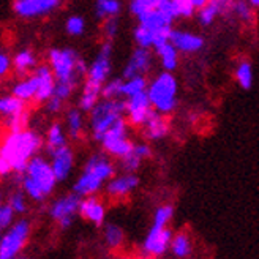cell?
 Wrapping results in <instances>:
<instances>
[{
    "label": "cell",
    "mask_w": 259,
    "mask_h": 259,
    "mask_svg": "<svg viewBox=\"0 0 259 259\" xmlns=\"http://www.w3.org/2000/svg\"><path fill=\"white\" fill-rule=\"evenodd\" d=\"M81 215L89 220V222H92L95 225H101L103 220H105V207L101 205V202L94 198L92 194L81 202V209H79Z\"/></svg>",
    "instance_id": "obj_15"
},
{
    "label": "cell",
    "mask_w": 259,
    "mask_h": 259,
    "mask_svg": "<svg viewBox=\"0 0 259 259\" xmlns=\"http://www.w3.org/2000/svg\"><path fill=\"white\" fill-rule=\"evenodd\" d=\"M27 125V114L22 112V114H18V115H10L7 119V126L10 128L11 133L15 132H22Z\"/></svg>",
    "instance_id": "obj_38"
},
{
    "label": "cell",
    "mask_w": 259,
    "mask_h": 259,
    "mask_svg": "<svg viewBox=\"0 0 259 259\" xmlns=\"http://www.w3.org/2000/svg\"><path fill=\"white\" fill-rule=\"evenodd\" d=\"M62 146H65V136L62 133V128H60V125H53L49 128V133H48V147H46V150L53 155Z\"/></svg>",
    "instance_id": "obj_26"
},
{
    "label": "cell",
    "mask_w": 259,
    "mask_h": 259,
    "mask_svg": "<svg viewBox=\"0 0 259 259\" xmlns=\"http://www.w3.org/2000/svg\"><path fill=\"white\" fill-rule=\"evenodd\" d=\"M67 122H68V132H70V136L73 139H76L77 136H79L81 133V128H82V117L81 114L71 109L68 112V117H67Z\"/></svg>",
    "instance_id": "obj_35"
},
{
    "label": "cell",
    "mask_w": 259,
    "mask_h": 259,
    "mask_svg": "<svg viewBox=\"0 0 259 259\" xmlns=\"http://www.w3.org/2000/svg\"><path fill=\"white\" fill-rule=\"evenodd\" d=\"M67 32L70 35H81L84 32V19L79 16H73L67 21Z\"/></svg>",
    "instance_id": "obj_43"
},
{
    "label": "cell",
    "mask_w": 259,
    "mask_h": 259,
    "mask_svg": "<svg viewBox=\"0 0 259 259\" xmlns=\"http://www.w3.org/2000/svg\"><path fill=\"white\" fill-rule=\"evenodd\" d=\"M152 101L149 98V94H146L144 90L138 92L132 97H128L126 101V114L128 120L132 125H144L149 119V115L152 114Z\"/></svg>",
    "instance_id": "obj_7"
},
{
    "label": "cell",
    "mask_w": 259,
    "mask_h": 259,
    "mask_svg": "<svg viewBox=\"0 0 259 259\" xmlns=\"http://www.w3.org/2000/svg\"><path fill=\"white\" fill-rule=\"evenodd\" d=\"M250 4L256 8H259V0H250Z\"/></svg>",
    "instance_id": "obj_53"
},
{
    "label": "cell",
    "mask_w": 259,
    "mask_h": 259,
    "mask_svg": "<svg viewBox=\"0 0 259 259\" xmlns=\"http://www.w3.org/2000/svg\"><path fill=\"white\" fill-rule=\"evenodd\" d=\"M150 68V54L147 53V48H141L135 51L133 57L130 59L128 65L123 70L125 79H133L136 76H142Z\"/></svg>",
    "instance_id": "obj_11"
},
{
    "label": "cell",
    "mask_w": 259,
    "mask_h": 259,
    "mask_svg": "<svg viewBox=\"0 0 259 259\" xmlns=\"http://www.w3.org/2000/svg\"><path fill=\"white\" fill-rule=\"evenodd\" d=\"M35 65V57L32 56L30 51H21L15 57V68L19 74H25Z\"/></svg>",
    "instance_id": "obj_29"
},
{
    "label": "cell",
    "mask_w": 259,
    "mask_h": 259,
    "mask_svg": "<svg viewBox=\"0 0 259 259\" xmlns=\"http://www.w3.org/2000/svg\"><path fill=\"white\" fill-rule=\"evenodd\" d=\"M232 8H234V11L237 13L240 19H243V21H250L251 19V10H250V7L245 2H242V0L236 2Z\"/></svg>",
    "instance_id": "obj_46"
},
{
    "label": "cell",
    "mask_w": 259,
    "mask_h": 259,
    "mask_svg": "<svg viewBox=\"0 0 259 259\" xmlns=\"http://www.w3.org/2000/svg\"><path fill=\"white\" fill-rule=\"evenodd\" d=\"M25 176L30 177L33 182L41 188V191L46 196L54 190V185L57 182L53 164H49L40 157H35L29 161L27 167H25Z\"/></svg>",
    "instance_id": "obj_5"
},
{
    "label": "cell",
    "mask_w": 259,
    "mask_h": 259,
    "mask_svg": "<svg viewBox=\"0 0 259 259\" xmlns=\"http://www.w3.org/2000/svg\"><path fill=\"white\" fill-rule=\"evenodd\" d=\"M171 217H172V207L164 205V207H160V209L157 210L153 222L155 223H160V225H167V223H169Z\"/></svg>",
    "instance_id": "obj_44"
},
{
    "label": "cell",
    "mask_w": 259,
    "mask_h": 259,
    "mask_svg": "<svg viewBox=\"0 0 259 259\" xmlns=\"http://www.w3.org/2000/svg\"><path fill=\"white\" fill-rule=\"evenodd\" d=\"M36 4L40 8V15H45V13L53 11L59 5V0H36Z\"/></svg>",
    "instance_id": "obj_48"
},
{
    "label": "cell",
    "mask_w": 259,
    "mask_h": 259,
    "mask_svg": "<svg viewBox=\"0 0 259 259\" xmlns=\"http://www.w3.org/2000/svg\"><path fill=\"white\" fill-rule=\"evenodd\" d=\"M60 108H62V98L53 95V97L48 100V111L49 112H57Z\"/></svg>",
    "instance_id": "obj_50"
},
{
    "label": "cell",
    "mask_w": 259,
    "mask_h": 259,
    "mask_svg": "<svg viewBox=\"0 0 259 259\" xmlns=\"http://www.w3.org/2000/svg\"><path fill=\"white\" fill-rule=\"evenodd\" d=\"M49 63L57 81L76 82L77 77L85 73L84 62L71 49H53L49 53Z\"/></svg>",
    "instance_id": "obj_3"
},
{
    "label": "cell",
    "mask_w": 259,
    "mask_h": 259,
    "mask_svg": "<svg viewBox=\"0 0 259 259\" xmlns=\"http://www.w3.org/2000/svg\"><path fill=\"white\" fill-rule=\"evenodd\" d=\"M237 76V81L242 85V89L248 90L253 84V73H251V65L248 62H242L239 65V68L236 71Z\"/></svg>",
    "instance_id": "obj_32"
},
{
    "label": "cell",
    "mask_w": 259,
    "mask_h": 259,
    "mask_svg": "<svg viewBox=\"0 0 259 259\" xmlns=\"http://www.w3.org/2000/svg\"><path fill=\"white\" fill-rule=\"evenodd\" d=\"M123 112H126V101L105 98L103 103H97L90 115V126H92L95 141L101 142L108 130L120 117H123Z\"/></svg>",
    "instance_id": "obj_2"
},
{
    "label": "cell",
    "mask_w": 259,
    "mask_h": 259,
    "mask_svg": "<svg viewBox=\"0 0 259 259\" xmlns=\"http://www.w3.org/2000/svg\"><path fill=\"white\" fill-rule=\"evenodd\" d=\"M8 67H10V59L2 54L0 56V74H5L8 71Z\"/></svg>",
    "instance_id": "obj_51"
},
{
    "label": "cell",
    "mask_w": 259,
    "mask_h": 259,
    "mask_svg": "<svg viewBox=\"0 0 259 259\" xmlns=\"http://www.w3.org/2000/svg\"><path fill=\"white\" fill-rule=\"evenodd\" d=\"M229 8V4H222L218 2V0H210L209 4L205 7L201 8V13H199V21L204 24V25H209L213 22V19L217 18V15L220 13H223Z\"/></svg>",
    "instance_id": "obj_22"
},
{
    "label": "cell",
    "mask_w": 259,
    "mask_h": 259,
    "mask_svg": "<svg viewBox=\"0 0 259 259\" xmlns=\"http://www.w3.org/2000/svg\"><path fill=\"white\" fill-rule=\"evenodd\" d=\"M101 184H103V179H100L94 172L84 171L81 179L74 184L73 191L76 194H81V196H90V194H94L100 190Z\"/></svg>",
    "instance_id": "obj_16"
},
{
    "label": "cell",
    "mask_w": 259,
    "mask_h": 259,
    "mask_svg": "<svg viewBox=\"0 0 259 259\" xmlns=\"http://www.w3.org/2000/svg\"><path fill=\"white\" fill-rule=\"evenodd\" d=\"M141 160H142V158L139 157V155H138L135 150H132L128 155H125V157L122 158V164H123V167H125V171L132 172V171H136V169H138V166H139Z\"/></svg>",
    "instance_id": "obj_41"
},
{
    "label": "cell",
    "mask_w": 259,
    "mask_h": 259,
    "mask_svg": "<svg viewBox=\"0 0 259 259\" xmlns=\"http://www.w3.org/2000/svg\"><path fill=\"white\" fill-rule=\"evenodd\" d=\"M22 185H24V190L27 191V194H29V196H30L32 199H35V201H43V199L46 198V194L41 191V188L38 187L30 177L24 176Z\"/></svg>",
    "instance_id": "obj_37"
},
{
    "label": "cell",
    "mask_w": 259,
    "mask_h": 259,
    "mask_svg": "<svg viewBox=\"0 0 259 259\" xmlns=\"http://www.w3.org/2000/svg\"><path fill=\"white\" fill-rule=\"evenodd\" d=\"M101 84H97V82H92L85 79V84H84V92H82V97H81V101H79V106L82 111H92L97 105L98 101V97L101 95Z\"/></svg>",
    "instance_id": "obj_19"
},
{
    "label": "cell",
    "mask_w": 259,
    "mask_h": 259,
    "mask_svg": "<svg viewBox=\"0 0 259 259\" xmlns=\"http://www.w3.org/2000/svg\"><path fill=\"white\" fill-rule=\"evenodd\" d=\"M13 212H15V209L10 205H2V209H0V228L5 229L10 226L11 223V218H13Z\"/></svg>",
    "instance_id": "obj_45"
},
{
    "label": "cell",
    "mask_w": 259,
    "mask_h": 259,
    "mask_svg": "<svg viewBox=\"0 0 259 259\" xmlns=\"http://www.w3.org/2000/svg\"><path fill=\"white\" fill-rule=\"evenodd\" d=\"M147 82L142 76H136L133 79H128V82L122 84V95H126V97H132L138 92H142V90L146 89Z\"/></svg>",
    "instance_id": "obj_33"
},
{
    "label": "cell",
    "mask_w": 259,
    "mask_h": 259,
    "mask_svg": "<svg viewBox=\"0 0 259 259\" xmlns=\"http://www.w3.org/2000/svg\"><path fill=\"white\" fill-rule=\"evenodd\" d=\"M171 43L184 53H196L204 45L202 38L198 35H191L187 32H172L171 33Z\"/></svg>",
    "instance_id": "obj_14"
},
{
    "label": "cell",
    "mask_w": 259,
    "mask_h": 259,
    "mask_svg": "<svg viewBox=\"0 0 259 259\" xmlns=\"http://www.w3.org/2000/svg\"><path fill=\"white\" fill-rule=\"evenodd\" d=\"M138 19H139V24L146 25V27L150 29L152 32L163 29V27H166V25H171V22H172V19H169L166 15H163L158 8L147 13V15L139 16Z\"/></svg>",
    "instance_id": "obj_21"
},
{
    "label": "cell",
    "mask_w": 259,
    "mask_h": 259,
    "mask_svg": "<svg viewBox=\"0 0 259 259\" xmlns=\"http://www.w3.org/2000/svg\"><path fill=\"white\" fill-rule=\"evenodd\" d=\"M122 81L120 79H114L111 81L109 84H106V87L101 90V95L103 98H106V100H111L114 97H117V95H122Z\"/></svg>",
    "instance_id": "obj_39"
},
{
    "label": "cell",
    "mask_w": 259,
    "mask_h": 259,
    "mask_svg": "<svg viewBox=\"0 0 259 259\" xmlns=\"http://www.w3.org/2000/svg\"><path fill=\"white\" fill-rule=\"evenodd\" d=\"M24 101L22 98L13 95V97H4L0 100V112L7 117L10 115H18V114H22L24 112Z\"/></svg>",
    "instance_id": "obj_24"
},
{
    "label": "cell",
    "mask_w": 259,
    "mask_h": 259,
    "mask_svg": "<svg viewBox=\"0 0 259 259\" xmlns=\"http://www.w3.org/2000/svg\"><path fill=\"white\" fill-rule=\"evenodd\" d=\"M139 184V179L133 174H128V176H122L119 179H114L112 182L108 185V191L111 196L115 198H120L123 194H128L132 190H135Z\"/></svg>",
    "instance_id": "obj_17"
},
{
    "label": "cell",
    "mask_w": 259,
    "mask_h": 259,
    "mask_svg": "<svg viewBox=\"0 0 259 259\" xmlns=\"http://www.w3.org/2000/svg\"><path fill=\"white\" fill-rule=\"evenodd\" d=\"M135 40L141 48H150L153 46V32L146 25L139 24V27L135 30Z\"/></svg>",
    "instance_id": "obj_34"
},
{
    "label": "cell",
    "mask_w": 259,
    "mask_h": 259,
    "mask_svg": "<svg viewBox=\"0 0 259 259\" xmlns=\"http://www.w3.org/2000/svg\"><path fill=\"white\" fill-rule=\"evenodd\" d=\"M191 2H193L194 8H202V7H205L207 4H209L210 0H191Z\"/></svg>",
    "instance_id": "obj_52"
},
{
    "label": "cell",
    "mask_w": 259,
    "mask_h": 259,
    "mask_svg": "<svg viewBox=\"0 0 259 259\" xmlns=\"http://www.w3.org/2000/svg\"><path fill=\"white\" fill-rule=\"evenodd\" d=\"M54 71H51L46 65L40 67L36 70V76H38V92L35 95L36 101H48L51 97L56 92V81H54Z\"/></svg>",
    "instance_id": "obj_12"
},
{
    "label": "cell",
    "mask_w": 259,
    "mask_h": 259,
    "mask_svg": "<svg viewBox=\"0 0 259 259\" xmlns=\"http://www.w3.org/2000/svg\"><path fill=\"white\" fill-rule=\"evenodd\" d=\"M105 32H106V36L108 38H112V36H115V33H117V21L114 19V16L109 21H106V24H105Z\"/></svg>",
    "instance_id": "obj_49"
},
{
    "label": "cell",
    "mask_w": 259,
    "mask_h": 259,
    "mask_svg": "<svg viewBox=\"0 0 259 259\" xmlns=\"http://www.w3.org/2000/svg\"><path fill=\"white\" fill-rule=\"evenodd\" d=\"M76 82H67V81H57L56 84V92L54 95L65 100V98H68L73 92V89H74Z\"/></svg>",
    "instance_id": "obj_42"
},
{
    "label": "cell",
    "mask_w": 259,
    "mask_h": 259,
    "mask_svg": "<svg viewBox=\"0 0 259 259\" xmlns=\"http://www.w3.org/2000/svg\"><path fill=\"white\" fill-rule=\"evenodd\" d=\"M41 147V139L32 132H15L10 133L0 152V174L5 176L11 171H25L29 161Z\"/></svg>",
    "instance_id": "obj_1"
},
{
    "label": "cell",
    "mask_w": 259,
    "mask_h": 259,
    "mask_svg": "<svg viewBox=\"0 0 259 259\" xmlns=\"http://www.w3.org/2000/svg\"><path fill=\"white\" fill-rule=\"evenodd\" d=\"M147 94L155 109L163 114L171 112L176 108L177 82L169 71L163 73L150 84Z\"/></svg>",
    "instance_id": "obj_4"
},
{
    "label": "cell",
    "mask_w": 259,
    "mask_h": 259,
    "mask_svg": "<svg viewBox=\"0 0 259 259\" xmlns=\"http://www.w3.org/2000/svg\"><path fill=\"white\" fill-rule=\"evenodd\" d=\"M109 70H111V45L106 43V45H103L100 54L97 56L92 67L89 68L87 79L97 84H103V81H105L109 74Z\"/></svg>",
    "instance_id": "obj_10"
},
{
    "label": "cell",
    "mask_w": 259,
    "mask_h": 259,
    "mask_svg": "<svg viewBox=\"0 0 259 259\" xmlns=\"http://www.w3.org/2000/svg\"><path fill=\"white\" fill-rule=\"evenodd\" d=\"M171 239H172V234H171V231L166 228V225H160L153 222V226L144 242V251L153 256H160L167 250V247H169Z\"/></svg>",
    "instance_id": "obj_9"
},
{
    "label": "cell",
    "mask_w": 259,
    "mask_h": 259,
    "mask_svg": "<svg viewBox=\"0 0 259 259\" xmlns=\"http://www.w3.org/2000/svg\"><path fill=\"white\" fill-rule=\"evenodd\" d=\"M81 199L79 194H68L59 201H56L51 207V217H53L56 222L60 223L62 228H68L71 225V220L74 213L81 209Z\"/></svg>",
    "instance_id": "obj_8"
},
{
    "label": "cell",
    "mask_w": 259,
    "mask_h": 259,
    "mask_svg": "<svg viewBox=\"0 0 259 259\" xmlns=\"http://www.w3.org/2000/svg\"><path fill=\"white\" fill-rule=\"evenodd\" d=\"M218 2H222V4H231V0H218Z\"/></svg>",
    "instance_id": "obj_54"
},
{
    "label": "cell",
    "mask_w": 259,
    "mask_h": 259,
    "mask_svg": "<svg viewBox=\"0 0 259 259\" xmlns=\"http://www.w3.org/2000/svg\"><path fill=\"white\" fill-rule=\"evenodd\" d=\"M144 126H146V135L150 139L164 138L166 133H167V123H166V120L161 117L160 114L155 112V111H152V114L149 115V119L144 123Z\"/></svg>",
    "instance_id": "obj_20"
},
{
    "label": "cell",
    "mask_w": 259,
    "mask_h": 259,
    "mask_svg": "<svg viewBox=\"0 0 259 259\" xmlns=\"http://www.w3.org/2000/svg\"><path fill=\"white\" fill-rule=\"evenodd\" d=\"M29 229V223L24 220L18 222L13 229H10L8 234H5L0 242V259H11L21 251L25 240H27Z\"/></svg>",
    "instance_id": "obj_6"
},
{
    "label": "cell",
    "mask_w": 259,
    "mask_h": 259,
    "mask_svg": "<svg viewBox=\"0 0 259 259\" xmlns=\"http://www.w3.org/2000/svg\"><path fill=\"white\" fill-rule=\"evenodd\" d=\"M15 11L22 18H32L40 15V8H38L36 0H16Z\"/></svg>",
    "instance_id": "obj_27"
},
{
    "label": "cell",
    "mask_w": 259,
    "mask_h": 259,
    "mask_svg": "<svg viewBox=\"0 0 259 259\" xmlns=\"http://www.w3.org/2000/svg\"><path fill=\"white\" fill-rule=\"evenodd\" d=\"M84 171L94 172V174L98 176L100 179L106 180V179L112 177V174H114V167H112V164H111L105 157H101V155H95V157H92V158H90V160L87 161V164H85V167H84Z\"/></svg>",
    "instance_id": "obj_18"
},
{
    "label": "cell",
    "mask_w": 259,
    "mask_h": 259,
    "mask_svg": "<svg viewBox=\"0 0 259 259\" xmlns=\"http://www.w3.org/2000/svg\"><path fill=\"white\" fill-rule=\"evenodd\" d=\"M158 5H160V0H132L130 10L139 18L142 15H147V13L157 10Z\"/></svg>",
    "instance_id": "obj_30"
},
{
    "label": "cell",
    "mask_w": 259,
    "mask_h": 259,
    "mask_svg": "<svg viewBox=\"0 0 259 259\" xmlns=\"http://www.w3.org/2000/svg\"><path fill=\"white\" fill-rule=\"evenodd\" d=\"M171 248H172V253L174 256L177 257H187L188 253H190V240L185 234H177L172 242H171Z\"/></svg>",
    "instance_id": "obj_31"
},
{
    "label": "cell",
    "mask_w": 259,
    "mask_h": 259,
    "mask_svg": "<svg viewBox=\"0 0 259 259\" xmlns=\"http://www.w3.org/2000/svg\"><path fill=\"white\" fill-rule=\"evenodd\" d=\"M38 92V76L33 74L29 79H25L19 84L15 85L13 89V95H16L22 100H30V98H35Z\"/></svg>",
    "instance_id": "obj_23"
},
{
    "label": "cell",
    "mask_w": 259,
    "mask_h": 259,
    "mask_svg": "<svg viewBox=\"0 0 259 259\" xmlns=\"http://www.w3.org/2000/svg\"><path fill=\"white\" fill-rule=\"evenodd\" d=\"M105 236H106L108 245H109V247H112V248L119 247V245L122 243V240H123L122 229H120L119 226H115V225H108V226H106Z\"/></svg>",
    "instance_id": "obj_36"
},
{
    "label": "cell",
    "mask_w": 259,
    "mask_h": 259,
    "mask_svg": "<svg viewBox=\"0 0 259 259\" xmlns=\"http://www.w3.org/2000/svg\"><path fill=\"white\" fill-rule=\"evenodd\" d=\"M53 169L56 172L57 180H65L68 177L73 166V153L67 146H62L53 153Z\"/></svg>",
    "instance_id": "obj_13"
},
{
    "label": "cell",
    "mask_w": 259,
    "mask_h": 259,
    "mask_svg": "<svg viewBox=\"0 0 259 259\" xmlns=\"http://www.w3.org/2000/svg\"><path fill=\"white\" fill-rule=\"evenodd\" d=\"M176 51H177V48L172 43H166V45H163L161 48L157 49V53L161 57L163 67L167 71H172L177 67V53H176Z\"/></svg>",
    "instance_id": "obj_25"
},
{
    "label": "cell",
    "mask_w": 259,
    "mask_h": 259,
    "mask_svg": "<svg viewBox=\"0 0 259 259\" xmlns=\"http://www.w3.org/2000/svg\"><path fill=\"white\" fill-rule=\"evenodd\" d=\"M10 204H11L13 209H15V212H18V213L25 212V201H24V196H22L21 193L13 194L11 199H10Z\"/></svg>",
    "instance_id": "obj_47"
},
{
    "label": "cell",
    "mask_w": 259,
    "mask_h": 259,
    "mask_svg": "<svg viewBox=\"0 0 259 259\" xmlns=\"http://www.w3.org/2000/svg\"><path fill=\"white\" fill-rule=\"evenodd\" d=\"M174 4V8H176V13L177 16H191L193 11H194V5L191 0H172Z\"/></svg>",
    "instance_id": "obj_40"
},
{
    "label": "cell",
    "mask_w": 259,
    "mask_h": 259,
    "mask_svg": "<svg viewBox=\"0 0 259 259\" xmlns=\"http://www.w3.org/2000/svg\"><path fill=\"white\" fill-rule=\"evenodd\" d=\"M120 11V4L117 0H97V16H115Z\"/></svg>",
    "instance_id": "obj_28"
}]
</instances>
